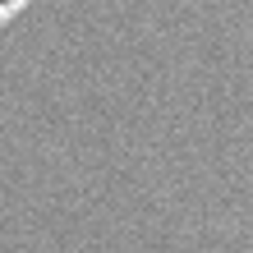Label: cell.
I'll return each mask as SVG.
<instances>
[{
	"label": "cell",
	"instance_id": "obj_1",
	"mask_svg": "<svg viewBox=\"0 0 253 253\" xmlns=\"http://www.w3.org/2000/svg\"><path fill=\"white\" fill-rule=\"evenodd\" d=\"M23 5H28V0H0V28H5L9 19H19V14H23Z\"/></svg>",
	"mask_w": 253,
	"mask_h": 253
}]
</instances>
